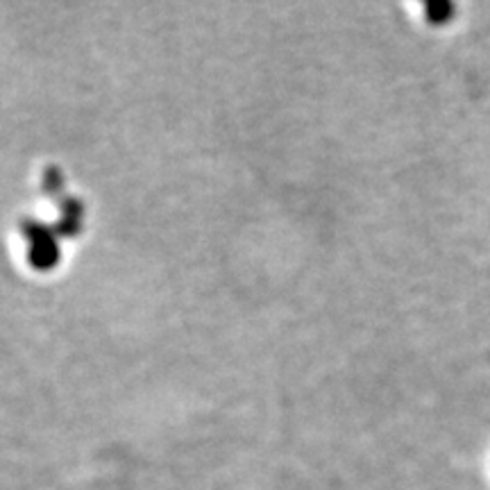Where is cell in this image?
I'll return each instance as SVG.
<instances>
[{
	"mask_svg": "<svg viewBox=\"0 0 490 490\" xmlns=\"http://www.w3.org/2000/svg\"><path fill=\"white\" fill-rule=\"evenodd\" d=\"M424 10H427V19L432 23H442V21L450 19L452 12H457V7L452 3H436V5H427Z\"/></svg>",
	"mask_w": 490,
	"mask_h": 490,
	"instance_id": "2",
	"label": "cell"
},
{
	"mask_svg": "<svg viewBox=\"0 0 490 490\" xmlns=\"http://www.w3.org/2000/svg\"><path fill=\"white\" fill-rule=\"evenodd\" d=\"M87 223V202L64 179L57 166L39 171L12 230L19 268L32 275L57 270L71 255Z\"/></svg>",
	"mask_w": 490,
	"mask_h": 490,
	"instance_id": "1",
	"label": "cell"
}]
</instances>
